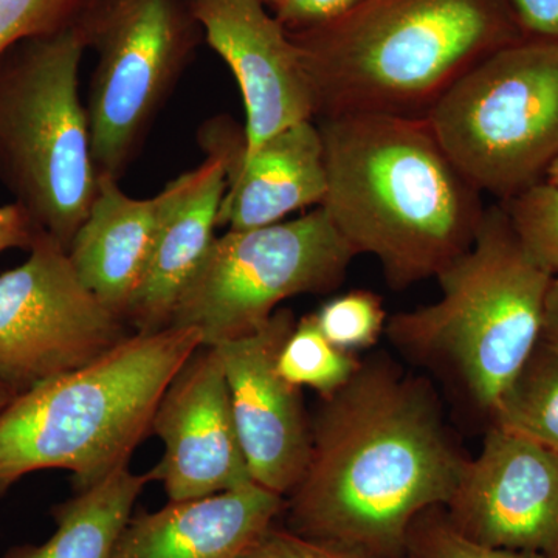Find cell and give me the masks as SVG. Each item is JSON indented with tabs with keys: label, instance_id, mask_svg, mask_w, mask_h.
<instances>
[{
	"label": "cell",
	"instance_id": "5",
	"mask_svg": "<svg viewBox=\"0 0 558 558\" xmlns=\"http://www.w3.org/2000/svg\"><path fill=\"white\" fill-rule=\"evenodd\" d=\"M435 303L400 312L387 333L410 359L442 371L492 416L537 347L553 275L529 255L501 205L475 241L438 275Z\"/></svg>",
	"mask_w": 558,
	"mask_h": 558
},
{
	"label": "cell",
	"instance_id": "32",
	"mask_svg": "<svg viewBox=\"0 0 558 558\" xmlns=\"http://www.w3.org/2000/svg\"><path fill=\"white\" fill-rule=\"evenodd\" d=\"M545 180L550 183V185L558 186V157L549 165L548 170H546Z\"/></svg>",
	"mask_w": 558,
	"mask_h": 558
},
{
	"label": "cell",
	"instance_id": "3",
	"mask_svg": "<svg viewBox=\"0 0 558 558\" xmlns=\"http://www.w3.org/2000/svg\"><path fill=\"white\" fill-rule=\"evenodd\" d=\"M289 35L310 80L314 120L427 117L470 69L526 39L510 0H362L340 20Z\"/></svg>",
	"mask_w": 558,
	"mask_h": 558
},
{
	"label": "cell",
	"instance_id": "13",
	"mask_svg": "<svg viewBox=\"0 0 558 558\" xmlns=\"http://www.w3.org/2000/svg\"><path fill=\"white\" fill-rule=\"evenodd\" d=\"M165 453L149 470L170 501L255 483L242 451L218 351L201 347L161 396L153 421Z\"/></svg>",
	"mask_w": 558,
	"mask_h": 558
},
{
	"label": "cell",
	"instance_id": "17",
	"mask_svg": "<svg viewBox=\"0 0 558 558\" xmlns=\"http://www.w3.org/2000/svg\"><path fill=\"white\" fill-rule=\"evenodd\" d=\"M284 497L256 483L132 517L112 558H238L274 524Z\"/></svg>",
	"mask_w": 558,
	"mask_h": 558
},
{
	"label": "cell",
	"instance_id": "7",
	"mask_svg": "<svg viewBox=\"0 0 558 558\" xmlns=\"http://www.w3.org/2000/svg\"><path fill=\"white\" fill-rule=\"evenodd\" d=\"M461 174L501 202L545 178L558 157V43L526 38L478 62L429 109Z\"/></svg>",
	"mask_w": 558,
	"mask_h": 558
},
{
	"label": "cell",
	"instance_id": "29",
	"mask_svg": "<svg viewBox=\"0 0 558 558\" xmlns=\"http://www.w3.org/2000/svg\"><path fill=\"white\" fill-rule=\"evenodd\" d=\"M40 231L16 202L0 205V253L10 248H32Z\"/></svg>",
	"mask_w": 558,
	"mask_h": 558
},
{
	"label": "cell",
	"instance_id": "10",
	"mask_svg": "<svg viewBox=\"0 0 558 558\" xmlns=\"http://www.w3.org/2000/svg\"><path fill=\"white\" fill-rule=\"evenodd\" d=\"M130 336L49 234H38L22 266L0 275V380L16 395L89 365Z\"/></svg>",
	"mask_w": 558,
	"mask_h": 558
},
{
	"label": "cell",
	"instance_id": "28",
	"mask_svg": "<svg viewBox=\"0 0 558 558\" xmlns=\"http://www.w3.org/2000/svg\"><path fill=\"white\" fill-rule=\"evenodd\" d=\"M526 38L557 40L558 0H510Z\"/></svg>",
	"mask_w": 558,
	"mask_h": 558
},
{
	"label": "cell",
	"instance_id": "30",
	"mask_svg": "<svg viewBox=\"0 0 558 558\" xmlns=\"http://www.w3.org/2000/svg\"><path fill=\"white\" fill-rule=\"evenodd\" d=\"M543 337L558 341V278H554L550 282L548 296H546Z\"/></svg>",
	"mask_w": 558,
	"mask_h": 558
},
{
	"label": "cell",
	"instance_id": "12",
	"mask_svg": "<svg viewBox=\"0 0 558 558\" xmlns=\"http://www.w3.org/2000/svg\"><path fill=\"white\" fill-rule=\"evenodd\" d=\"M295 325L292 312L278 310L250 336L213 347L226 373L250 475L281 497L299 484L312 447V424L301 389L277 368L279 349Z\"/></svg>",
	"mask_w": 558,
	"mask_h": 558
},
{
	"label": "cell",
	"instance_id": "25",
	"mask_svg": "<svg viewBox=\"0 0 558 558\" xmlns=\"http://www.w3.org/2000/svg\"><path fill=\"white\" fill-rule=\"evenodd\" d=\"M238 558H374L270 526Z\"/></svg>",
	"mask_w": 558,
	"mask_h": 558
},
{
	"label": "cell",
	"instance_id": "4",
	"mask_svg": "<svg viewBox=\"0 0 558 558\" xmlns=\"http://www.w3.org/2000/svg\"><path fill=\"white\" fill-rule=\"evenodd\" d=\"M201 347L194 328L132 332L89 365L17 395L0 413V497L40 470H68L83 492L130 468L161 396Z\"/></svg>",
	"mask_w": 558,
	"mask_h": 558
},
{
	"label": "cell",
	"instance_id": "26",
	"mask_svg": "<svg viewBox=\"0 0 558 558\" xmlns=\"http://www.w3.org/2000/svg\"><path fill=\"white\" fill-rule=\"evenodd\" d=\"M418 558H537L513 550L492 548L447 523H435L417 539Z\"/></svg>",
	"mask_w": 558,
	"mask_h": 558
},
{
	"label": "cell",
	"instance_id": "8",
	"mask_svg": "<svg viewBox=\"0 0 558 558\" xmlns=\"http://www.w3.org/2000/svg\"><path fill=\"white\" fill-rule=\"evenodd\" d=\"M354 258L323 207L274 226L229 230L213 241L170 326L199 330L204 347L241 339L263 328L282 301L339 288Z\"/></svg>",
	"mask_w": 558,
	"mask_h": 558
},
{
	"label": "cell",
	"instance_id": "24",
	"mask_svg": "<svg viewBox=\"0 0 558 558\" xmlns=\"http://www.w3.org/2000/svg\"><path fill=\"white\" fill-rule=\"evenodd\" d=\"M95 0H0V54L21 40L57 32L86 16Z\"/></svg>",
	"mask_w": 558,
	"mask_h": 558
},
{
	"label": "cell",
	"instance_id": "27",
	"mask_svg": "<svg viewBox=\"0 0 558 558\" xmlns=\"http://www.w3.org/2000/svg\"><path fill=\"white\" fill-rule=\"evenodd\" d=\"M362 0H277L274 16L289 33L312 31L340 20Z\"/></svg>",
	"mask_w": 558,
	"mask_h": 558
},
{
	"label": "cell",
	"instance_id": "14",
	"mask_svg": "<svg viewBox=\"0 0 558 558\" xmlns=\"http://www.w3.org/2000/svg\"><path fill=\"white\" fill-rule=\"evenodd\" d=\"M213 50L240 84L245 150L301 121L314 120V100L300 51L260 0H190Z\"/></svg>",
	"mask_w": 558,
	"mask_h": 558
},
{
	"label": "cell",
	"instance_id": "31",
	"mask_svg": "<svg viewBox=\"0 0 558 558\" xmlns=\"http://www.w3.org/2000/svg\"><path fill=\"white\" fill-rule=\"evenodd\" d=\"M16 392H14L9 385L3 384V381L0 380V413L10 405L11 400L16 398Z\"/></svg>",
	"mask_w": 558,
	"mask_h": 558
},
{
	"label": "cell",
	"instance_id": "23",
	"mask_svg": "<svg viewBox=\"0 0 558 558\" xmlns=\"http://www.w3.org/2000/svg\"><path fill=\"white\" fill-rule=\"evenodd\" d=\"M314 317L323 336L349 354L374 347L388 323L384 301L369 290H351L326 301Z\"/></svg>",
	"mask_w": 558,
	"mask_h": 558
},
{
	"label": "cell",
	"instance_id": "16",
	"mask_svg": "<svg viewBox=\"0 0 558 558\" xmlns=\"http://www.w3.org/2000/svg\"><path fill=\"white\" fill-rule=\"evenodd\" d=\"M205 150L204 163L161 191L163 201L148 267L126 315L134 332L170 328L180 295L216 240L227 167L218 150Z\"/></svg>",
	"mask_w": 558,
	"mask_h": 558
},
{
	"label": "cell",
	"instance_id": "1",
	"mask_svg": "<svg viewBox=\"0 0 558 558\" xmlns=\"http://www.w3.org/2000/svg\"><path fill=\"white\" fill-rule=\"evenodd\" d=\"M465 464L425 381L362 363L312 422L310 461L289 494L293 532L398 557L422 512L449 505Z\"/></svg>",
	"mask_w": 558,
	"mask_h": 558
},
{
	"label": "cell",
	"instance_id": "15",
	"mask_svg": "<svg viewBox=\"0 0 558 558\" xmlns=\"http://www.w3.org/2000/svg\"><path fill=\"white\" fill-rule=\"evenodd\" d=\"M204 148L218 150L227 190L218 227L258 229L282 222L296 209L322 207L328 191L325 149L315 120L279 131L245 150L244 128L219 119L202 132Z\"/></svg>",
	"mask_w": 558,
	"mask_h": 558
},
{
	"label": "cell",
	"instance_id": "21",
	"mask_svg": "<svg viewBox=\"0 0 558 558\" xmlns=\"http://www.w3.org/2000/svg\"><path fill=\"white\" fill-rule=\"evenodd\" d=\"M362 362L341 351L319 330L314 314L304 315L279 349L277 368L293 387L311 388L322 399L340 391L357 373Z\"/></svg>",
	"mask_w": 558,
	"mask_h": 558
},
{
	"label": "cell",
	"instance_id": "19",
	"mask_svg": "<svg viewBox=\"0 0 558 558\" xmlns=\"http://www.w3.org/2000/svg\"><path fill=\"white\" fill-rule=\"evenodd\" d=\"M149 473L131 472L130 468L87 490L76 492L53 509L57 531L39 546H17L5 558H112L121 532L132 519V510Z\"/></svg>",
	"mask_w": 558,
	"mask_h": 558
},
{
	"label": "cell",
	"instance_id": "18",
	"mask_svg": "<svg viewBox=\"0 0 558 558\" xmlns=\"http://www.w3.org/2000/svg\"><path fill=\"white\" fill-rule=\"evenodd\" d=\"M161 201V193L134 199L119 180L98 175L95 199L69 247L81 281L124 322L148 267Z\"/></svg>",
	"mask_w": 558,
	"mask_h": 558
},
{
	"label": "cell",
	"instance_id": "11",
	"mask_svg": "<svg viewBox=\"0 0 558 558\" xmlns=\"http://www.w3.org/2000/svg\"><path fill=\"white\" fill-rule=\"evenodd\" d=\"M447 508L451 524L483 545L558 558V454L490 427Z\"/></svg>",
	"mask_w": 558,
	"mask_h": 558
},
{
	"label": "cell",
	"instance_id": "9",
	"mask_svg": "<svg viewBox=\"0 0 558 558\" xmlns=\"http://www.w3.org/2000/svg\"><path fill=\"white\" fill-rule=\"evenodd\" d=\"M83 25L97 51L86 106L92 157L98 175L119 180L202 31L190 0H95Z\"/></svg>",
	"mask_w": 558,
	"mask_h": 558
},
{
	"label": "cell",
	"instance_id": "2",
	"mask_svg": "<svg viewBox=\"0 0 558 558\" xmlns=\"http://www.w3.org/2000/svg\"><path fill=\"white\" fill-rule=\"evenodd\" d=\"M328 191L322 207L392 289L436 278L475 241L486 207L425 117L343 113L317 119Z\"/></svg>",
	"mask_w": 558,
	"mask_h": 558
},
{
	"label": "cell",
	"instance_id": "33",
	"mask_svg": "<svg viewBox=\"0 0 558 558\" xmlns=\"http://www.w3.org/2000/svg\"><path fill=\"white\" fill-rule=\"evenodd\" d=\"M260 2L266 3V5L270 7L271 9V5H274V3L277 2V0H260Z\"/></svg>",
	"mask_w": 558,
	"mask_h": 558
},
{
	"label": "cell",
	"instance_id": "20",
	"mask_svg": "<svg viewBox=\"0 0 558 558\" xmlns=\"http://www.w3.org/2000/svg\"><path fill=\"white\" fill-rule=\"evenodd\" d=\"M490 417L492 427L558 454V341L542 337Z\"/></svg>",
	"mask_w": 558,
	"mask_h": 558
},
{
	"label": "cell",
	"instance_id": "6",
	"mask_svg": "<svg viewBox=\"0 0 558 558\" xmlns=\"http://www.w3.org/2000/svg\"><path fill=\"white\" fill-rule=\"evenodd\" d=\"M83 20L0 54V180L40 233L68 250L98 190L80 97Z\"/></svg>",
	"mask_w": 558,
	"mask_h": 558
},
{
	"label": "cell",
	"instance_id": "22",
	"mask_svg": "<svg viewBox=\"0 0 558 558\" xmlns=\"http://www.w3.org/2000/svg\"><path fill=\"white\" fill-rule=\"evenodd\" d=\"M501 207L529 255L558 278V186L539 180Z\"/></svg>",
	"mask_w": 558,
	"mask_h": 558
}]
</instances>
